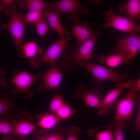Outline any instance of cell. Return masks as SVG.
Segmentation results:
<instances>
[{
	"mask_svg": "<svg viewBox=\"0 0 140 140\" xmlns=\"http://www.w3.org/2000/svg\"><path fill=\"white\" fill-rule=\"evenodd\" d=\"M115 41L116 46L113 54L124 55L126 64L135 55L140 54V32L118 38Z\"/></svg>",
	"mask_w": 140,
	"mask_h": 140,
	"instance_id": "obj_1",
	"label": "cell"
},
{
	"mask_svg": "<svg viewBox=\"0 0 140 140\" xmlns=\"http://www.w3.org/2000/svg\"><path fill=\"white\" fill-rule=\"evenodd\" d=\"M71 39L70 34L60 38L57 41L51 45L44 54L41 57L30 59V61L34 68L39 67L41 64H53L57 61L62 53L69 44Z\"/></svg>",
	"mask_w": 140,
	"mask_h": 140,
	"instance_id": "obj_2",
	"label": "cell"
},
{
	"mask_svg": "<svg viewBox=\"0 0 140 140\" xmlns=\"http://www.w3.org/2000/svg\"><path fill=\"white\" fill-rule=\"evenodd\" d=\"M9 21L2 27L7 30L11 34L17 50V55L23 56L22 42L24 27L26 26L23 20L18 11L16 6L11 12Z\"/></svg>",
	"mask_w": 140,
	"mask_h": 140,
	"instance_id": "obj_3",
	"label": "cell"
},
{
	"mask_svg": "<svg viewBox=\"0 0 140 140\" xmlns=\"http://www.w3.org/2000/svg\"><path fill=\"white\" fill-rule=\"evenodd\" d=\"M50 5L55 9L59 17L69 14V19L74 23L79 22L80 16L83 13L88 12L81 0H59Z\"/></svg>",
	"mask_w": 140,
	"mask_h": 140,
	"instance_id": "obj_4",
	"label": "cell"
},
{
	"mask_svg": "<svg viewBox=\"0 0 140 140\" xmlns=\"http://www.w3.org/2000/svg\"><path fill=\"white\" fill-rule=\"evenodd\" d=\"M78 64L87 70L93 76L94 80L97 82L100 87L104 81L113 80L119 83L122 82V79L127 77L126 74L117 73L104 66L93 64L88 60Z\"/></svg>",
	"mask_w": 140,
	"mask_h": 140,
	"instance_id": "obj_5",
	"label": "cell"
},
{
	"mask_svg": "<svg viewBox=\"0 0 140 140\" xmlns=\"http://www.w3.org/2000/svg\"><path fill=\"white\" fill-rule=\"evenodd\" d=\"M105 28L111 27L118 31L130 34L140 32V26L123 16L108 9L105 14Z\"/></svg>",
	"mask_w": 140,
	"mask_h": 140,
	"instance_id": "obj_6",
	"label": "cell"
},
{
	"mask_svg": "<svg viewBox=\"0 0 140 140\" xmlns=\"http://www.w3.org/2000/svg\"><path fill=\"white\" fill-rule=\"evenodd\" d=\"M136 95L130 91L124 98L118 101L116 105V120L124 122L130 119L134 107L136 104Z\"/></svg>",
	"mask_w": 140,
	"mask_h": 140,
	"instance_id": "obj_7",
	"label": "cell"
},
{
	"mask_svg": "<svg viewBox=\"0 0 140 140\" xmlns=\"http://www.w3.org/2000/svg\"><path fill=\"white\" fill-rule=\"evenodd\" d=\"M118 8L123 16L140 26V0H128L118 5Z\"/></svg>",
	"mask_w": 140,
	"mask_h": 140,
	"instance_id": "obj_8",
	"label": "cell"
},
{
	"mask_svg": "<svg viewBox=\"0 0 140 140\" xmlns=\"http://www.w3.org/2000/svg\"><path fill=\"white\" fill-rule=\"evenodd\" d=\"M41 77V75H34L24 71L15 74L11 82L15 86L16 91L25 92L28 90L34 82Z\"/></svg>",
	"mask_w": 140,
	"mask_h": 140,
	"instance_id": "obj_9",
	"label": "cell"
},
{
	"mask_svg": "<svg viewBox=\"0 0 140 140\" xmlns=\"http://www.w3.org/2000/svg\"><path fill=\"white\" fill-rule=\"evenodd\" d=\"M100 31V30H99L95 34L83 43L75 52L73 59L76 63L88 61L93 58L92 49Z\"/></svg>",
	"mask_w": 140,
	"mask_h": 140,
	"instance_id": "obj_10",
	"label": "cell"
},
{
	"mask_svg": "<svg viewBox=\"0 0 140 140\" xmlns=\"http://www.w3.org/2000/svg\"><path fill=\"white\" fill-rule=\"evenodd\" d=\"M42 76L41 87H44L48 90H55L58 88L62 79V74L60 69L54 66L48 70Z\"/></svg>",
	"mask_w": 140,
	"mask_h": 140,
	"instance_id": "obj_11",
	"label": "cell"
},
{
	"mask_svg": "<svg viewBox=\"0 0 140 140\" xmlns=\"http://www.w3.org/2000/svg\"><path fill=\"white\" fill-rule=\"evenodd\" d=\"M88 22H84L82 25L78 22L74 23L72 27L71 33L76 38V45L79 48L88 39L95 34L98 30H90L89 29Z\"/></svg>",
	"mask_w": 140,
	"mask_h": 140,
	"instance_id": "obj_12",
	"label": "cell"
},
{
	"mask_svg": "<svg viewBox=\"0 0 140 140\" xmlns=\"http://www.w3.org/2000/svg\"><path fill=\"white\" fill-rule=\"evenodd\" d=\"M43 13L49 25L55 31L59 38L65 36L66 31L61 23L59 16L55 9L50 6L45 9Z\"/></svg>",
	"mask_w": 140,
	"mask_h": 140,
	"instance_id": "obj_13",
	"label": "cell"
},
{
	"mask_svg": "<svg viewBox=\"0 0 140 140\" xmlns=\"http://www.w3.org/2000/svg\"><path fill=\"white\" fill-rule=\"evenodd\" d=\"M123 82L118 83L117 87L109 91L102 100L100 106L99 108L98 115L99 116H104L108 113V111L111 109L118 97L121 93L122 89L124 88L122 86Z\"/></svg>",
	"mask_w": 140,
	"mask_h": 140,
	"instance_id": "obj_14",
	"label": "cell"
},
{
	"mask_svg": "<svg viewBox=\"0 0 140 140\" xmlns=\"http://www.w3.org/2000/svg\"><path fill=\"white\" fill-rule=\"evenodd\" d=\"M80 96L87 106L98 109L102 100L101 93L95 88H94L91 91L83 92Z\"/></svg>",
	"mask_w": 140,
	"mask_h": 140,
	"instance_id": "obj_15",
	"label": "cell"
},
{
	"mask_svg": "<svg viewBox=\"0 0 140 140\" xmlns=\"http://www.w3.org/2000/svg\"><path fill=\"white\" fill-rule=\"evenodd\" d=\"M21 9L26 7L28 11L43 12L50 4L42 0H18L16 1Z\"/></svg>",
	"mask_w": 140,
	"mask_h": 140,
	"instance_id": "obj_16",
	"label": "cell"
},
{
	"mask_svg": "<svg viewBox=\"0 0 140 140\" xmlns=\"http://www.w3.org/2000/svg\"><path fill=\"white\" fill-rule=\"evenodd\" d=\"M98 61L113 68L117 67L122 63L126 64L125 56L118 54L110 55H100Z\"/></svg>",
	"mask_w": 140,
	"mask_h": 140,
	"instance_id": "obj_17",
	"label": "cell"
},
{
	"mask_svg": "<svg viewBox=\"0 0 140 140\" xmlns=\"http://www.w3.org/2000/svg\"><path fill=\"white\" fill-rule=\"evenodd\" d=\"M13 123V132L15 134L18 136L27 135L36 128L34 125L26 121L14 122Z\"/></svg>",
	"mask_w": 140,
	"mask_h": 140,
	"instance_id": "obj_18",
	"label": "cell"
},
{
	"mask_svg": "<svg viewBox=\"0 0 140 140\" xmlns=\"http://www.w3.org/2000/svg\"><path fill=\"white\" fill-rule=\"evenodd\" d=\"M61 118L53 114L45 113L41 115L39 118L38 124L42 128L48 129L52 128L59 122Z\"/></svg>",
	"mask_w": 140,
	"mask_h": 140,
	"instance_id": "obj_19",
	"label": "cell"
},
{
	"mask_svg": "<svg viewBox=\"0 0 140 140\" xmlns=\"http://www.w3.org/2000/svg\"><path fill=\"white\" fill-rule=\"evenodd\" d=\"M88 135L96 140H115L114 130L110 126L108 127L106 130L101 131L91 129L88 132Z\"/></svg>",
	"mask_w": 140,
	"mask_h": 140,
	"instance_id": "obj_20",
	"label": "cell"
},
{
	"mask_svg": "<svg viewBox=\"0 0 140 140\" xmlns=\"http://www.w3.org/2000/svg\"><path fill=\"white\" fill-rule=\"evenodd\" d=\"M36 42L33 40L26 42L22 45V50L23 54L27 59H33L36 58L38 51Z\"/></svg>",
	"mask_w": 140,
	"mask_h": 140,
	"instance_id": "obj_21",
	"label": "cell"
},
{
	"mask_svg": "<svg viewBox=\"0 0 140 140\" xmlns=\"http://www.w3.org/2000/svg\"><path fill=\"white\" fill-rule=\"evenodd\" d=\"M21 17L26 24H36L44 17V16L43 12L28 11L26 13L21 15Z\"/></svg>",
	"mask_w": 140,
	"mask_h": 140,
	"instance_id": "obj_22",
	"label": "cell"
},
{
	"mask_svg": "<svg viewBox=\"0 0 140 140\" xmlns=\"http://www.w3.org/2000/svg\"><path fill=\"white\" fill-rule=\"evenodd\" d=\"M65 104L62 99L58 94L53 96L49 105V109L51 112L56 113Z\"/></svg>",
	"mask_w": 140,
	"mask_h": 140,
	"instance_id": "obj_23",
	"label": "cell"
},
{
	"mask_svg": "<svg viewBox=\"0 0 140 140\" xmlns=\"http://www.w3.org/2000/svg\"><path fill=\"white\" fill-rule=\"evenodd\" d=\"M114 124L115 140H124L123 130L126 126L125 123L115 119Z\"/></svg>",
	"mask_w": 140,
	"mask_h": 140,
	"instance_id": "obj_24",
	"label": "cell"
},
{
	"mask_svg": "<svg viewBox=\"0 0 140 140\" xmlns=\"http://www.w3.org/2000/svg\"><path fill=\"white\" fill-rule=\"evenodd\" d=\"M13 0H1L0 12H4L7 15H10L11 12L16 6Z\"/></svg>",
	"mask_w": 140,
	"mask_h": 140,
	"instance_id": "obj_25",
	"label": "cell"
},
{
	"mask_svg": "<svg viewBox=\"0 0 140 140\" xmlns=\"http://www.w3.org/2000/svg\"><path fill=\"white\" fill-rule=\"evenodd\" d=\"M36 25L37 31L39 36L40 37L45 36L49 26L44 16L36 23Z\"/></svg>",
	"mask_w": 140,
	"mask_h": 140,
	"instance_id": "obj_26",
	"label": "cell"
},
{
	"mask_svg": "<svg viewBox=\"0 0 140 140\" xmlns=\"http://www.w3.org/2000/svg\"><path fill=\"white\" fill-rule=\"evenodd\" d=\"M122 86L124 88L129 89L131 92H135L140 91V78L137 80L131 81L130 79H128L127 82L123 83Z\"/></svg>",
	"mask_w": 140,
	"mask_h": 140,
	"instance_id": "obj_27",
	"label": "cell"
},
{
	"mask_svg": "<svg viewBox=\"0 0 140 140\" xmlns=\"http://www.w3.org/2000/svg\"><path fill=\"white\" fill-rule=\"evenodd\" d=\"M72 113L70 107L65 104L56 113L57 116L60 118L66 119Z\"/></svg>",
	"mask_w": 140,
	"mask_h": 140,
	"instance_id": "obj_28",
	"label": "cell"
},
{
	"mask_svg": "<svg viewBox=\"0 0 140 140\" xmlns=\"http://www.w3.org/2000/svg\"><path fill=\"white\" fill-rule=\"evenodd\" d=\"M136 104L138 105V110L135 121L134 131L135 135L140 131V91L139 94L136 95Z\"/></svg>",
	"mask_w": 140,
	"mask_h": 140,
	"instance_id": "obj_29",
	"label": "cell"
},
{
	"mask_svg": "<svg viewBox=\"0 0 140 140\" xmlns=\"http://www.w3.org/2000/svg\"><path fill=\"white\" fill-rule=\"evenodd\" d=\"M13 130V126L9 122L5 121H1L0 132L4 135H8L11 134Z\"/></svg>",
	"mask_w": 140,
	"mask_h": 140,
	"instance_id": "obj_30",
	"label": "cell"
},
{
	"mask_svg": "<svg viewBox=\"0 0 140 140\" xmlns=\"http://www.w3.org/2000/svg\"><path fill=\"white\" fill-rule=\"evenodd\" d=\"M79 131L78 127L76 126L67 129L66 133L68 137L66 140H77V135Z\"/></svg>",
	"mask_w": 140,
	"mask_h": 140,
	"instance_id": "obj_31",
	"label": "cell"
},
{
	"mask_svg": "<svg viewBox=\"0 0 140 140\" xmlns=\"http://www.w3.org/2000/svg\"><path fill=\"white\" fill-rule=\"evenodd\" d=\"M10 108L9 103L6 100L1 99L0 100V114L2 115L6 113Z\"/></svg>",
	"mask_w": 140,
	"mask_h": 140,
	"instance_id": "obj_32",
	"label": "cell"
},
{
	"mask_svg": "<svg viewBox=\"0 0 140 140\" xmlns=\"http://www.w3.org/2000/svg\"><path fill=\"white\" fill-rule=\"evenodd\" d=\"M47 140H63L61 135L57 133H52L47 136Z\"/></svg>",
	"mask_w": 140,
	"mask_h": 140,
	"instance_id": "obj_33",
	"label": "cell"
},
{
	"mask_svg": "<svg viewBox=\"0 0 140 140\" xmlns=\"http://www.w3.org/2000/svg\"><path fill=\"white\" fill-rule=\"evenodd\" d=\"M5 72L2 68L0 69V87H6L7 84L5 79Z\"/></svg>",
	"mask_w": 140,
	"mask_h": 140,
	"instance_id": "obj_34",
	"label": "cell"
},
{
	"mask_svg": "<svg viewBox=\"0 0 140 140\" xmlns=\"http://www.w3.org/2000/svg\"><path fill=\"white\" fill-rule=\"evenodd\" d=\"M36 140H47V136L45 135H41L38 137Z\"/></svg>",
	"mask_w": 140,
	"mask_h": 140,
	"instance_id": "obj_35",
	"label": "cell"
},
{
	"mask_svg": "<svg viewBox=\"0 0 140 140\" xmlns=\"http://www.w3.org/2000/svg\"><path fill=\"white\" fill-rule=\"evenodd\" d=\"M1 140H13L11 137L7 135H4Z\"/></svg>",
	"mask_w": 140,
	"mask_h": 140,
	"instance_id": "obj_36",
	"label": "cell"
},
{
	"mask_svg": "<svg viewBox=\"0 0 140 140\" xmlns=\"http://www.w3.org/2000/svg\"><path fill=\"white\" fill-rule=\"evenodd\" d=\"M22 140H28L27 139L24 138V139H23Z\"/></svg>",
	"mask_w": 140,
	"mask_h": 140,
	"instance_id": "obj_37",
	"label": "cell"
}]
</instances>
